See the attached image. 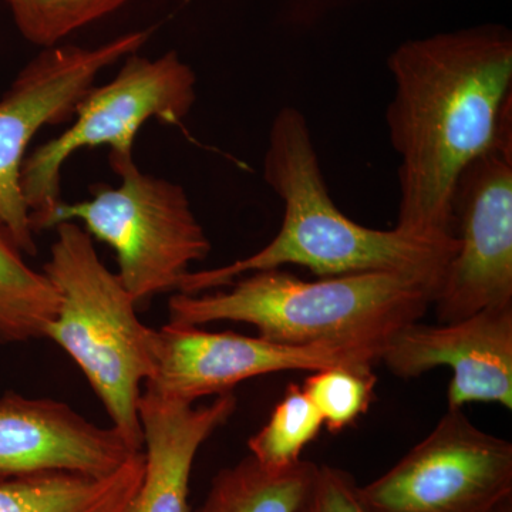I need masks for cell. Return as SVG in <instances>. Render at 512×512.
Segmentation results:
<instances>
[{"label":"cell","mask_w":512,"mask_h":512,"mask_svg":"<svg viewBox=\"0 0 512 512\" xmlns=\"http://www.w3.org/2000/svg\"><path fill=\"white\" fill-rule=\"evenodd\" d=\"M357 494L367 512H494L512 498V444L448 407L426 439Z\"/></svg>","instance_id":"obj_7"},{"label":"cell","mask_w":512,"mask_h":512,"mask_svg":"<svg viewBox=\"0 0 512 512\" xmlns=\"http://www.w3.org/2000/svg\"><path fill=\"white\" fill-rule=\"evenodd\" d=\"M59 303L45 272L26 262L25 254L0 225V346L45 339Z\"/></svg>","instance_id":"obj_16"},{"label":"cell","mask_w":512,"mask_h":512,"mask_svg":"<svg viewBox=\"0 0 512 512\" xmlns=\"http://www.w3.org/2000/svg\"><path fill=\"white\" fill-rule=\"evenodd\" d=\"M384 345L295 346L237 333L205 332L168 323L158 329V356L146 390L165 400L194 404L232 392L237 384L272 373L328 367L372 370Z\"/></svg>","instance_id":"obj_10"},{"label":"cell","mask_w":512,"mask_h":512,"mask_svg":"<svg viewBox=\"0 0 512 512\" xmlns=\"http://www.w3.org/2000/svg\"><path fill=\"white\" fill-rule=\"evenodd\" d=\"M375 384L373 369L328 367L312 372L301 386L322 416L323 426L336 434L369 410Z\"/></svg>","instance_id":"obj_19"},{"label":"cell","mask_w":512,"mask_h":512,"mask_svg":"<svg viewBox=\"0 0 512 512\" xmlns=\"http://www.w3.org/2000/svg\"><path fill=\"white\" fill-rule=\"evenodd\" d=\"M195 86L197 76L174 50L157 59L133 53L111 82L93 86L77 104L73 124L23 161L20 185L33 231L47 229L62 201V171L73 154L109 147L111 168L119 173L136 163L134 140L148 120L183 123L197 100Z\"/></svg>","instance_id":"obj_5"},{"label":"cell","mask_w":512,"mask_h":512,"mask_svg":"<svg viewBox=\"0 0 512 512\" xmlns=\"http://www.w3.org/2000/svg\"><path fill=\"white\" fill-rule=\"evenodd\" d=\"M265 183L282 198L284 222L276 237L248 258L188 272L180 293L197 295L231 285L252 272L306 266L319 278L390 272L423 279L439 291L457 239L423 238L394 228L356 224L330 198L305 116L293 107L276 114L264 158Z\"/></svg>","instance_id":"obj_2"},{"label":"cell","mask_w":512,"mask_h":512,"mask_svg":"<svg viewBox=\"0 0 512 512\" xmlns=\"http://www.w3.org/2000/svg\"><path fill=\"white\" fill-rule=\"evenodd\" d=\"M379 362L402 379L448 367L450 409L494 403L512 410V306L440 325L409 323L390 336Z\"/></svg>","instance_id":"obj_11"},{"label":"cell","mask_w":512,"mask_h":512,"mask_svg":"<svg viewBox=\"0 0 512 512\" xmlns=\"http://www.w3.org/2000/svg\"><path fill=\"white\" fill-rule=\"evenodd\" d=\"M318 464L299 461L284 470H268L248 456L224 468L212 480L195 512H296L305 500Z\"/></svg>","instance_id":"obj_15"},{"label":"cell","mask_w":512,"mask_h":512,"mask_svg":"<svg viewBox=\"0 0 512 512\" xmlns=\"http://www.w3.org/2000/svg\"><path fill=\"white\" fill-rule=\"evenodd\" d=\"M144 468L140 451L109 476L52 471L0 481V512H127Z\"/></svg>","instance_id":"obj_14"},{"label":"cell","mask_w":512,"mask_h":512,"mask_svg":"<svg viewBox=\"0 0 512 512\" xmlns=\"http://www.w3.org/2000/svg\"><path fill=\"white\" fill-rule=\"evenodd\" d=\"M117 175L119 187L103 185L86 201H60L47 229L79 221L90 237L109 244L119 264L116 275L138 306L178 291L211 244L180 184L141 173L136 163Z\"/></svg>","instance_id":"obj_6"},{"label":"cell","mask_w":512,"mask_h":512,"mask_svg":"<svg viewBox=\"0 0 512 512\" xmlns=\"http://www.w3.org/2000/svg\"><path fill=\"white\" fill-rule=\"evenodd\" d=\"M128 0H8L19 32L33 45H60L76 30L123 8Z\"/></svg>","instance_id":"obj_18"},{"label":"cell","mask_w":512,"mask_h":512,"mask_svg":"<svg viewBox=\"0 0 512 512\" xmlns=\"http://www.w3.org/2000/svg\"><path fill=\"white\" fill-rule=\"evenodd\" d=\"M43 272L59 295L45 338L67 353L89 380L134 451H143L138 403L141 384L156 372L158 330L137 316V303L101 261L93 237L74 221L56 225Z\"/></svg>","instance_id":"obj_4"},{"label":"cell","mask_w":512,"mask_h":512,"mask_svg":"<svg viewBox=\"0 0 512 512\" xmlns=\"http://www.w3.org/2000/svg\"><path fill=\"white\" fill-rule=\"evenodd\" d=\"M323 419L301 384L291 383L268 423L248 441L251 456L268 470H284L302 461V453L319 436Z\"/></svg>","instance_id":"obj_17"},{"label":"cell","mask_w":512,"mask_h":512,"mask_svg":"<svg viewBox=\"0 0 512 512\" xmlns=\"http://www.w3.org/2000/svg\"><path fill=\"white\" fill-rule=\"evenodd\" d=\"M235 410L237 397L232 392L218 394L202 406L141 393L138 413L146 468L127 512H190L188 494L195 457Z\"/></svg>","instance_id":"obj_13"},{"label":"cell","mask_w":512,"mask_h":512,"mask_svg":"<svg viewBox=\"0 0 512 512\" xmlns=\"http://www.w3.org/2000/svg\"><path fill=\"white\" fill-rule=\"evenodd\" d=\"M228 286L175 293L168 323H248L261 338L284 345H384L423 318L437 293L436 286L409 275L366 272L303 281L281 268L252 272Z\"/></svg>","instance_id":"obj_3"},{"label":"cell","mask_w":512,"mask_h":512,"mask_svg":"<svg viewBox=\"0 0 512 512\" xmlns=\"http://www.w3.org/2000/svg\"><path fill=\"white\" fill-rule=\"evenodd\" d=\"M386 119L399 154L397 229L453 235L458 178L490 150L511 119L512 39L497 26L409 40L389 57Z\"/></svg>","instance_id":"obj_1"},{"label":"cell","mask_w":512,"mask_h":512,"mask_svg":"<svg viewBox=\"0 0 512 512\" xmlns=\"http://www.w3.org/2000/svg\"><path fill=\"white\" fill-rule=\"evenodd\" d=\"M494 512H512V498L501 504Z\"/></svg>","instance_id":"obj_21"},{"label":"cell","mask_w":512,"mask_h":512,"mask_svg":"<svg viewBox=\"0 0 512 512\" xmlns=\"http://www.w3.org/2000/svg\"><path fill=\"white\" fill-rule=\"evenodd\" d=\"M153 29L126 33L93 49L45 47L30 60L0 99V225L23 254L35 256L28 205L20 174L33 137L46 126L72 119L80 100L107 67L137 53Z\"/></svg>","instance_id":"obj_8"},{"label":"cell","mask_w":512,"mask_h":512,"mask_svg":"<svg viewBox=\"0 0 512 512\" xmlns=\"http://www.w3.org/2000/svg\"><path fill=\"white\" fill-rule=\"evenodd\" d=\"M134 453L114 427L96 426L67 404L0 397V481L52 471L109 476Z\"/></svg>","instance_id":"obj_12"},{"label":"cell","mask_w":512,"mask_h":512,"mask_svg":"<svg viewBox=\"0 0 512 512\" xmlns=\"http://www.w3.org/2000/svg\"><path fill=\"white\" fill-rule=\"evenodd\" d=\"M458 178L453 198L456 254L434 296L440 323L512 306V126Z\"/></svg>","instance_id":"obj_9"},{"label":"cell","mask_w":512,"mask_h":512,"mask_svg":"<svg viewBox=\"0 0 512 512\" xmlns=\"http://www.w3.org/2000/svg\"><path fill=\"white\" fill-rule=\"evenodd\" d=\"M355 478L342 468L318 466L311 488L296 512H367Z\"/></svg>","instance_id":"obj_20"}]
</instances>
